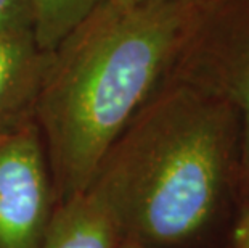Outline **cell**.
<instances>
[{
    "mask_svg": "<svg viewBox=\"0 0 249 248\" xmlns=\"http://www.w3.org/2000/svg\"><path fill=\"white\" fill-rule=\"evenodd\" d=\"M56 208L36 121L0 133V248H39Z\"/></svg>",
    "mask_w": 249,
    "mask_h": 248,
    "instance_id": "277c9868",
    "label": "cell"
},
{
    "mask_svg": "<svg viewBox=\"0 0 249 248\" xmlns=\"http://www.w3.org/2000/svg\"><path fill=\"white\" fill-rule=\"evenodd\" d=\"M192 2L103 0L49 52L34 121L60 205L100 163L171 71Z\"/></svg>",
    "mask_w": 249,
    "mask_h": 248,
    "instance_id": "6da1fadb",
    "label": "cell"
},
{
    "mask_svg": "<svg viewBox=\"0 0 249 248\" xmlns=\"http://www.w3.org/2000/svg\"><path fill=\"white\" fill-rule=\"evenodd\" d=\"M118 2L129 5H142V3H161V2H192V0H118Z\"/></svg>",
    "mask_w": 249,
    "mask_h": 248,
    "instance_id": "30bf717a",
    "label": "cell"
},
{
    "mask_svg": "<svg viewBox=\"0 0 249 248\" xmlns=\"http://www.w3.org/2000/svg\"><path fill=\"white\" fill-rule=\"evenodd\" d=\"M119 239L108 211L86 191L56 205L39 248H118Z\"/></svg>",
    "mask_w": 249,
    "mask_h": 248,
    "instance_id": "8992f818",
    "label": "cell"
},
{
    "mask_svg": "<svg viewBox=\"0 0 249 248\" xmlns=\"http://www.w3.org/2000/svg\"><path fill=\"white\" fill-rule=\"evenodd\" d=\"M33 17V0H0V31H34Z\"/></svg>",
    "mask_w": 249,
    "mask_h": 248,
    "instance_id": "ba28073f",
    "label": "cell"
},
{
    "mask_svg": "<svg viewBox=\"0 0 249 248\" xmlns=\"http://www.w3.org/2000/svg\"><path fill=\"white\" fill-rule=\"evenodd\" d=\"M230 248H249V200L248 207L238 218V223L233 229Z\"/></svg>",
    "mask_w": 249,
    "mask_h": 248,
    "instance_id": "9c48e42d",
    "label": "cell"
},
{
    "mask_svg": "<svg viewBox=\"0 0 249 248\" xmlns=\"http://www.w3.org/2000/svg\"><path fill=\"white\" fill-rule=\"evenodd\" d=\"M47 55L33 29L0 31V133L34 121Z\"/></svg>",
    "mask_w": 249,
    "mask_h": 248,
    "instance_id": "5b68a950",
    "label": "cell"
},
{
    "mask_svg": "<svg viewBox=\"0 0 249 248\" xmlns=\"http://www.w3.org/2000/svg\"><path fill=\"white\" fill-rule=\"evenodd\" d=\"M118 248H143V247H139V245H132V244H119Z\"/></svg>",
    "mask_w": 249,
    "mask_h": 248,
    "instance_id": "8fae6325",
    "label": "cell"
},
{
    "mask_svg": "<svg viewBox=\"0 0 249 248\" xmlns=\"http://www.w3.org/2000/svg\"><path fill=\"white\" fill-rule=\"evenodd\" d=\"M240 140V118L229 103L164 81L111 145L87 191L108 211L119 244H187L236 192Z\"/></svg>",
    "mask_w": 249,
    "mask_h": 248,
    "instance_id": "7a4b0ae2",
    "label": "cell"
},
{
    "mask_svg": "<svg viewBox=\"0 0 249 248\" xmlns=\"http://www.w3.org/2000/svg\"><path fill=\"white\" fill-rule=\"evenodd\" d=\"M102 2L103 0H33L34 36L40 49L50 52L63 36Z\"/></svg>",
    "mask_w": 249,
    "mask_h": 248,
    "instance_id": "52a82bcc",
    "label": "cell"
},
{
    "mask_svg": "<svg viewBox=\"0 0 249 248\" xmlns=\"http://www.w3.org/2000/svg\"><path fill=\"white\" fill-rule=\"evenodd\" d=\"M166 81L190 84L236 112L241 140L235 193L249 200V0H193Z\"/></svg>",
    "mask_w": 249,
    "mask_h": 248,
    "instance_id": "3957f363",
    "label": "cell"
}]
</instances>
